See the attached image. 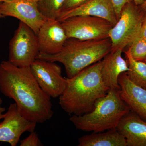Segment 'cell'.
<instances>
[{
	"label": "cell",
	"instance_id": "obj_1",
	"mask_svg": "<svg viewBox=\"0 0 146 146\" xmlns=\"http://www.w3.org/2000/svg\"><path fill=\"white\" fill-rule=\"evenodd\" d=\"M0 91L13 100L23 117L42 123L53 115L51 98L39 86L30 67H19L7 61L0 63Z\"/></svg>",
	"mask_w": 146,
	"mask_h": 146
},
{
	"label": "cell",
	"instance_id": "obj_2",
	"mask_svg": "<svg viewBox=\"0 0 146 146\" xmlns=\"http://www.w3.org/2000/svg\"><path fill=\"white\" fill-rule=\"evenodd\" d=\"M102 60L84 69L71 78L59 97L62 109L70 115H81L92 111L95 103L110 90L102 79Z\"/></svg>",
	"mask_w": 146,
	"mask_h": 146
},
{
	"label": "cell",
	"instance_id": "obj_3",
	"mask_svg": "<svg viewBox=\"0 0 146 146\" xmlns=\"http://www.w3.org/2000/svg\"><path fill=\"white\" fill-rule=\"evenodd\" d=\"M111 50L112 43L109 38L89 40L68 38L58 53L48 55L39 53L36 59L62 63L68 78H71L101 60Z\"/></svg>",
	"mask_w": 146,
	"mask_h": 146
},
{
	"label": "cell",
	"instance_id": "obj_4",
	"mask_svg": "<svg viewBox=\"0 0 146 146\" xmlns=\"http://www.w3.org/2000/svg\"><path fill=\"white\" fill-rule=\"evenodd\" d=\"M130 110L122 99L120 89H110L97 100L92 111L81 115H72L70 120L79 130L103 132L116 129Z\"/></svg>",
	"mask_w": 146,
	"mask_h": 146
},
{
	"label": "cell",
	"instance_id": "obj_5",
	"mask_svg": "<svg viewBox=\"0 0 146 146\" xmlns=\"http://www.w3.org/2000/svg\"><path fill=\"white\" fill-rule=\"evenodd\" d=\"M145 16L133 1L123 7L117 23L110 31L112 50H124L138 37Z\"/></svg>",
	"mask_w": 146,
	"mask_h": 146
},
{
	"label": "cell",
	"instance_id": "obj_6",
	"mask_svg": "<svg viewBox=\"0 0 146 146\" xmlns=\"http://www.w3.org/2000/svg\"><path fill=\"white\" fill-rule=\"evenodd\" d=\"M39 53L37 35L20 21L9 42L8 61L17 67H30Z\"/></svg>",
	"mask_w": 146,
	"mask_h": 146
},
{
	"label": "cell",
	"instance_id": "obj_7",
	"mask_svg": "<svg viewBox=\"0 0 146 146\" xmlns=\"http://www.w3.org/2000/svg\"><path fill=\"white\" fill-rule=\"evenodd\" d=\"M60 22L68 38L82 40L109 38L110 31L114 26L103 18L89 16H73Z\"/></svg>",
	"mask_w": 146,
	"mask_h": 146
},
{
	"label": "cell",
	"instance_id": "obj_8",
	"mask_svg": "<svg viewBox=\"0 0 146 146\" xmlns=\"http://www.w3.org/2000/svg\"><path fill=\"white\" fill-rule=\"evenodd\" d=\"M30 68L39 86L51 98H59L63 94L67 78L63 76L61 68L55 62L36 59Z\"/></svg>",
	"mask_w": 146,
	"mask_h": 146
},
{
	"label": "cell",
	"instance_id": "obj_9",
	"mask_svg": "<svg viewBox=\"0 0 146 146\" xmlns=\"http://www.w3.org/2000/svg\"><path fill=\"white\" fill-rule=\"evenodd\" d=\"M3 16H11L26 24L37 35L39 29L47 20L39 11L38 0H12L2 3Z\"/></svg>",
	"mask_w": 146,
	"mask_h": 146
},
{
	"label": "cell",
	"instance_id": "obj_10",
	"mask_svg": "<svg viewBox=\"0 0 146 146\" xmlns=\"http://www.w3.org/2000/svg\"><path fill=\"white\" fill-rule=\"evenodd\" d=\"M0 123V142L16 146L25 132L35 131L36 123L27 119L21 115L15 103L11 104Z\"/></svg>",
	"mask_w": 146,
	"mask_h": 146
},
{
	"label": "cell",
	"instance_id": "obj_11",
	"mask_svg": "<svg viewBox=\"0 0 146 146\" xmlns=\"http://www.w3.org/2000/svg\"><path fill=\"white\" fill-rule=\"evenodd\" d=\"M39 53L52 55L60 52L68 39L61 22L47 19L39 29L37 35Z\"/></svg>",
	"mask_w": 146,
	"mask_h": 146
},
{
	"label": "cell",
	"instance_id": "obj_12",
	"mask_svg": "<svg viewBox=\"0 0 146 146\" xmlns=\"http://www.w3.org/2000/svg\"><path fill=\"white\" fill-rule=\"evenodd\" d=\"M79 16L99 17L114 25L118 21L111 0H90L76 8L61 11L57 20L61 22L73 16Z\"/></svg>",
	"mask_w": 146,
	"mask_h": 146
},
{
	"label": "cell",
	"instance_id": "obj_13",
	"mask_svg": "<svg viewBox=\"0 0 146 146\" xmlns=\"http://www.w3.org/2000/svg\"><path fill=\"white\" fill-rule=\"evenodd\" d=\"M120 96L130 110L146 120V90L136 85L128 77L126 72L118 80Z\"/></svg>",
	"mask_w": 146,
	"mask_h": 146
},
{
	"label": "cell",
	"instance_id": "obj_14",
	"mask_svg": "<svg viewBox=\"0 0 146 146\" xmlns=\"http://www.w3.org/2000/svg\"><path fill=\"white\" fill-rule=\"evenodd\" d=\"M123 50H111L102 60L101 73L103 81L110 89H120L118 80L120 75L129 70L126 60L122 56Z\"/></svg>",
	"mask_w": 146,
	"mask_h": 146
},
{
	"label": "cell",
	"instance_id": "obj_15",
	"mask_svg": "<svg viewBox=\"0 0 146 146\" xmlns=\"http://www.w3.org/2000/svg\"><path fill=\"white\" fill-rule=\"evenodd\" d=\"M125 138L127 146H146V120L130 110L116 128Z\"/></svg>",
	"mask_w": 146,
	"mask_h": 146
},
{
	"label": "cell",
	"instance_id": "obj_16",
	"mask_svg": "<svg viewBox=\"0 0 146 146\" xmlns=\"http://www.w3.org/2000/svg\"><path fill=\"white\" fill-rule=\"evenodd\" d=\"M78 146H127L125 138L117 129L93 132L78 139Z\"/></svg>",
	"mask_w": 146,
	"mask_h": 146
},
{
	"label": "cell",
	"instance_id": "obj_17",
	"mask_svg": "<svg viewBox=\"0 0 146 146\" xmlns=\"http://www.w3.org/2000/svg\"><path fill=\"white\" fill-rule=\"evenodd\" d=\"M129 70L128 77L136 85L146 90V63L133 58L128 50L124 52Z\"/></svg>",
	"mask_w": 146,
	"mask_h": 146
},
{
	"label": "cell",
	"instance_id": "obj_18",
	"mask_svg": "<svg viewBox=\"0 0 146 146\" xmlns=\"http://www.w3.org/2000/svg\"><path fill=\"white\" fill-rule=\"evenodd\" d=\"M65 0H38L39 11L48 19L57 20Z\"/></svg>",
	"mask_w": 146,
	"mask_h": 146
},
{
	"label": "cell",
	"instance_id": "obj_19",
	"mask_svg": "<svg viewBox=\"0 0 146 146\" xmlns=\"http://www.w3.org/2000/svg\"><path fill=\"white\" fill-rule=\"evenodd\" d=\"M133 58L145 61L146 59V40L138 36L131 44L127 49Z\"/></svg>",
	"mask_w": 146,
	"mask_h": 146
},
{
	"label": "cell",
	"instance_id": "obj_20",
	"mask_svg": "<svg viewBox=\"0 0 146 146\" xmlns=\"http://www.w3.org/2000/svg\"><path fill=\"white\" fill-rule=\"evenodd\" d=\"M21 146H43L39 136L35 131L31 132L27 137L21 141Z\"/></svg>",
	"mask_w": 146,
	"mask_h": 146
},
{
	"label": "cell",
	"instance_id": "obj_21",
	"mask_svg": "<svg viewBox=\"0 0 146 146\" xmlns=\"http://www.w3.org/2000/svg\"><path fill=\"white\" fill-rule=\"evenodd\" d=\"M90 0H65L62 11L72 9L82 5Z\"/></svg>",
	"mask_w": 146,
	"mask_h": 146
},
{
	"label": "cell",
	"instance_id": "obj_22",
	"mask_svg": "<svg viewBox=\"0 0 146 146\" xmlns=\"http://www.w3.org/2000/svg\"><path fill=\"white\" fill-rule=\"evenodd\" d=\"M115 9L117 20L123 7L127 3L133 1L132 0H111Z\"/></svg>",
	"mask_w": 146,
	"mask_h": 146
},
{
	"label": "cell",
	"instance_id": "obj_23",
	"mask_svg": "<svg viewBox=\"0 0 146 146\" xmlns=\"http://www.w3.org/2000/svg\"><path fill=\"white\" fill-rule=\"evenodd\" d=\"M138 36L146 40V15L144 18L140 33Z\"/></svg>",
	"mask_w": 146,
	"mask_h": 146
},
{
	"label": "cell",
	"instance_id": "obj_24",
	"mask_svg": "<svg viewBox=\"0 0 146 146\" xmlns=\"http://www.w3.org/2000/svg\"><path fill=\"white\" fill-rule=\"evenodd\" d=\"M3 103V100L1 98H0V120L3 119L5 116V112L6 109L5 108L3 107L2 104Z\"/></svg>",
	"mask_w": 146,
	"mask_h": 146
},
{
	"label": "cell",
	"instance_id": "obj_25",
	"mask_svg": "<svg viewBox=\"0 0 146 146\" xmlns=\"http://www.w3.org/2000/svg\"><path fill=\"white\" fill-rule=\"evenodd\" d=\"M139 7L144 14L146 15V0H145L143 3L141 5L139 6Z\"/></svg>",
	"mask_w": 146,
	"mask_h": 146
},
{
	"label": "cell",
	"instance_id": "obj_26",
	"mask_svg": "<svg viewBox=\"0 0 146 146\" xmlns=\"http://www.w3.org/2000/svg\"><path fill=\"white\" fill-rule=\"evenodd\" d=\"M132 1L136 5L139 6L143 3L145 0H132Z\"/></svg>",
	"mask_w": 146,
	"mask_h": 146
},
{
	"label": "cell",
	"instance_id": "obj_27",
	"mask_svg": "<svg viewBox=\"0 0 146 146\" xmlns=\"http://www.w3.org/2000/svg\"><path fill=\"white\" fill-rule=\"evenodd\" d=\"M2 3V2H0V18L3 16L1 13V5Z\"/></svg>",
	"mask_w": 146,
	"mask_h": 146
},
{
	"label": "cell",
	"instance_id": "obj_28",
	"mask_svg": "<svg viewBox=\"0 0 146 146\" xmlns=\"http://www.w3.org/2000/svg\"><path fill=\"white\" fill-rule=\"evenodd\" d=\"M12 1V0H0V2H5L10 1Z\"/></svg>",
	"mask_w": 146,
	"mask_h": 146
},
{
	"label": "cell",
	"instance_id": "obj_29",
	"mask_svg": "<svg viewBox=\"0 0 146 146\" xmlns=\"http://www.w3.org/2000/svg\"><path fill=\"white\" fill-rule=\"evenodd\" d=\"M144 62H145V63H146V59L145 60V61H144Z\"/></svg>",
	"mask_w": 146,
	"mask_h": 146
}]
</instances>
